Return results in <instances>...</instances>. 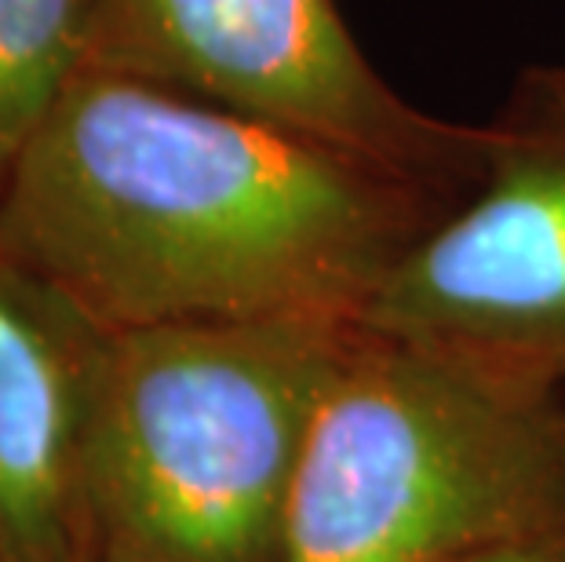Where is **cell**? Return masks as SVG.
<instances>
[{
  "mask_svg": "<svg viewBox=\"0 0 565 562\" xmlns=\"http://www.w3.org/2000/svg\"><path fill=\"white\" fill-rule=\"evenodd\" d=\"M362 329L565 380V66H533L482 125L475 194L372 293Z\"/></svg>",
  "mask_w": 565,
  "mask_h": 562,
  "instance_id": "obj_5",
  "label": "cell"
},
{
  "mask_svg": "<svg viewBox=\"0 0 565 562\" xmlns=\"http://www.w3.org/2000/svg\"><path fill=\"white\" fill-rule=\"evenodd\" d=\"M452 194L340 142L84 70L0 183V248L106 329L362 326Z\"/></svg>",
  "mask_w": 565,
  "mask_h": 562,
  "instance_id": "obj_1",
  "label": "cell"
},
{
  "mask_svg": "<svg viewBox=\"0 0 565 562\" xmlns=\"http://www.w3.org/2000/svg\"><path fill=\"white\" fill-rule=\"evenodd\" d=\"M110 337L0 248V562H88L84 460Z\"/></svg>",
  "mask_w": 565,
  "mask_h": 562,
  "instance_id": "obj_6",
  "label": "cell"
},
{
  "mask_svg": "<svg viewBox=\"0 0 565 562\" xmlns=\"http://www.w3.org/2000/svg\"><path fill=\"white\" fill-rule=\"evenodd\" d=\"M460 562H565V530L486 548V552H475Z\"/></svg>",
  "mask_w": 565,
  "mask_h": 562,
  "instance_id": "obj_8",
  "label": "cell"
},
{
  "mask_svg": "<svg viewBox=\"0 0 565 562\" xmlns=\"http://www.w3.org/2000/svg\"><path fill=\"white\" fill-rule=\"evenodd\" d=\"M88 70L307 131L449 190L478 179L482 125L441 121L394 92L335 0H99Z\"/></svg>",
  "mask_w": 565,
  "mask_h": 562,
  "instance_id": "obj_4",
  "label": "cell"
},
{
  "mask_svg": "<svg viewBox=\"0 0 565 562\" xmlns=\"http://www.w3.org/2000/svg\"><path fill=\"white\" fill-rule=\"evenodd\" d=\"M558 530L562 384L358 329L310 421L278 562H460Z\"/></svg>",
  "mask_w": 565,
  "mask_h": 562,
  "instance_id": "obj_3",
  "label": "cell"
},
{
  "mask_svg": "<svg viewBox=\"0 0 565 562\" xmlns=\"http://www.w3.org/2000/svg\"><path fill=\"white\" fill-rule=\"evenodd\" d=\"M99 0H0V183L74 77L88 70Z\"/></svg>",
  "mask_w": 565,
  "mask_h": 562,
  "instance_id": "obj_7",
  "label": "cell"
},
{
  "mask_svg": "<svg viewBox=\"0 0 565 562\" xmlns=\"http://www.w3.org/2000/svg\"><path fill=\"white\" fill-rule=\"evenodd\" d=\"M358 321L114 329L84 460L88 562H278Z\"/></svg>",
  "mask_w": 565,
  "mask_h": 562,
  "instance_id": "obj_2",
  "label": "cell"
}]
</instances>
